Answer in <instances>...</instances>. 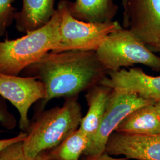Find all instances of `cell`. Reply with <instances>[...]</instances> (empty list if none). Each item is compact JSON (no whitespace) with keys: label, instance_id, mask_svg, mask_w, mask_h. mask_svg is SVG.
<instances>
[{"label":"cell","instance_id":"obj_21","mask_svg":"<svg viewBox=\"0 0 160 160\" xmlns=\"http://www.w3.org/2000/svg\"><path fill=\"white\" fill-rule=\"evenodd\" d=\"M82 160H128L126 158H118L106 153L96 157H84Z\"/></svg>","mask_w":160,"mask_h":160},{"label":"cell","instance_id":"obj_17","mask_svg":"<svg viewBox=\"0 0 160 160\" xmlns=\"http://www.w3.org/2000/svg\"><path fill=\"white\" fill-rule=\"evenodd\" d=\"M0 123L8 129L15 128L17 121L13 114L9 112L4 98L0 97Z\"/></svg>","mask_w":160,"mask_h":160},{"label":"cell","instance_id":"obj_11","mask_svg":"<svg viewBox=\"0 0 160 160\" xmlns=\"http://www.w3.org/2000/svg\"><path fill=\"white\" fill-rule=\"evenodd\" d=\"M55 0H22V8L14 16L16 28L28 33L45 25L54 14Z\"/></svg>","mask_w":160,"mask_h":160},{"label":"cell","instance_id":"obj_2","mask_svg":"<svg viewBox=\"0 0 160 160\" xmlns=\"http://www.w3.org/2000/svg\"><path fill=\"white\" fill-rule=\"evenodd\" d=\"M82 118L77 97L67 98L61 107L36 113L22 142L23 153L34 157L56 148L79 128Z\"/></svg>","mask_w":160,"mask_h":160},{"label":"cell","instance_id":"obj_7","mask_svg":"<svg viewBox=\"0 0 160 160\" xmlns=\"http://www.w3.org/2000/svg\"><path fill=\"white\" fill-rule=\"evenodd\" d=\"M0 96L17 109L19 128L26 132L30 125L29 109L34 103L45 98L46 88L43 82L35 77L0 73Z\"/></svg>","mask_w":160,"mask_h":160},{"label":"cell","instance_id":"obj_4","mask_svg":"<svg viewBox=\"0 0 160 160\" xmlns=\"http://www.w3.org/2000/svg\"><path fill=\"white\" fill-rule=\"evenodd\" d=\"M96 53L108 71H118L138 63L160 70V57L149 50L129 29L122 27L109 34Z\"/></svg>","mask_w":160,"mask_h":160},{"label":"cell","instance_id":"obj_24","mask_svg":"<svg viewBox=\"0 0 160 160\" xmlns=\"http://www.w3.org/2000/svg\"><path fill=\"white\" fill-rule=\"evenodd\" d=\"M122 6H123V10L125 8V7H126V2H127V0H122Z\"/></svg>","mask_w":160,"mask_h":160},{"label":"cell","instance_id":"obj_6","mask_svg":"<svg viewBox=\"0 0 160 160\" xmlns=\"http://www.w3.org/2000/svg\"><path fill=\"white\" fill-rule=\"evenodd\" d=\"M154 102L137 95L113 90L103 119L94 136L89 139L84 157H96L105 153L109 138L128 114L133 110Z\"/></svg>","mask_w":160,"mask_h":160},{"label":"cell","instance_id":"obj_3","mask_svg":"<svg viewBox=\"0 0 160 160\" xmlns=\"http://www.w3.org/2000/svg\"><path fill=\"white\" fill-rule=\"evenodd\" d=\"M61 13L57 8L42 28L16 39L0 41V73L18 75L48 52L55 51L61 42Z\"/></svg>","mask_w":160,"mask_h":160},{"label":"cell","instance_id":"obj_16","mask_svg":"<svg viewBox=\"0 0 160 160\" xmlns=\"http://www.w3.org/2000/svg\"><path fill=\"white\" fill-rule=\"evenodd\" d=\"M14 0H0V37L6 33L11 25L16 14V8L12 4Z\"/></svg>","mask_w":160,"mask_h":160},{"label":"cell","instance_id":"obj_5","mask_svg":"<svg viewBox=\"0 0 160 160\" xmlns=\"http://www.w3.org/2000/svg\"><path fill=\"white\" fill-rule=\"evenodd\" d=\"M58 8L61 13V42L53 52L75 50L96 51L109 34L122 28L117 21L92 23L78 20L69 12L67 0L60 1Z\"/></svg>","mask_w":160,"mask_h":160},{"label":"cell","instance_id":"obj_18","mask_svg":"<svg viewBox=\"0 0 160 160\" xmlns=\"http://www.w3.org/2000/svg\"><path fill=\"white\" fill-rule=\"evenodd\" d=\"M22 142L14 143L0 152V160H13L22 151Z\"/></svg>","mask_w":160,"mask_h":160},{"label":"cell","instance_id":"obj_9","mask_svg":"<svg viewBox=\"0 0 160 160\" xmlns=\"http://www.w3.org/2000/svg\"><path fill=\"white\" fill-rule=\"evenodd\" d=\"M99 84L115 91L136 94L155 104L160 102V75H149L141 68L108 71Z\"/></svg>","mask_w":160,"mask_h":160},{"label":"cell","instance_id":"obj_1","mask_svg":"<svg viewBox=\"0 0 160 160\" xmlns=\"http://www.w3.org/2000/svg\"><path fill=\"white\" fill-rule=\"evenodd\" d=\"M108 71L94 51L49 52L22 72L43 82L46 97L40 100L36 113L42 112L55 98L77 97L79 93L99 84Z\"/></svg>","mask_w":160,"mask_h":160},{"label":"cell","instance_id":"obj_19","mask_svg":"<svg viewBox=\"0 0 160 160\" xmlns=\"http://www.w3.org/2000/svg\"><path fill=\"white\" fill-rule=\"evenodd\" d=\"M13 160H55L52 157L51 150L41 152L34 157L26 155L22 151Z\"/></svg>","mask_w":160,"mask_h":160},{"label":"cell","instance_id":"obj_14","mask_svg":"<svg viewBox=\"0 0 160 160\" xmlns=\"http://www.w3.org/2000/svg\"><path fill=\"white\" fill-rule=\"evenodd\" d=\"M154 104H148L133 110L122 121L114 132L140 135L160 134V119Z\"/></svg>","mask_w":160,"mask_h":160},{"label":"cell","instance_id":"obj_15","mask_svg":"<svg viewBox=\"0 0 160 160\" xmlns=\"http://www.w3.org/2000/svg\"><path fill=\"white\" fill-rule=\"evenodd\" d=\"M88 142V137L78 128L51 152L55 160H80Z\"/></svg>","mask_w":160,"mask_h":160},{"label":"cell","instance_id":"obj_8","mask_svg":"<svg viewBox=\"0 0 160 160\" xmlns=\"http://www.w3.org/2000/svg\"><path fill=\"white\" fill-rule=\"evenodd\" d=\"M123 28L145 45L160 39V0H127Z\"/></svg>","mask_w":160,"mask_h":160},{"label":"cell","instance_id":"obj_20","mask_svg":"<svg viewBox=\"0 0 160 160\" xmlns=\"http://www.w3.org/2000/svg\"><path fill=\"white\" fill-rule=\"evenodd\" d=\"M26 136L27 133L26 132H22L14 137L0 139V152L14 143L23 141Z\"/></svg>","mask_w":160,"mask_h":160},{"label":"cell","instance_id":"obj_10","mask_svg":"<svg viewBox=\"0 0 160 160\" xmlns=\"http://www.w3.org/2000/svg\"><path fill=\"white\" fill-rule=\"evenodd\" d=\"M105 153L113 157L123 155L128 160H160V133L140 135L114 132Z\"/></svg>","mask_w":160,"mask_h":160},{"label":"cell","instance_id":"obj_12","mask_svg":"<svg viewBox=\"0 0 160 160\" xmlns=\"http://www.w3.org/2000/svg\"><path fill=\"white\" fill-rule=\"evenodd\" d=\"M113 90L108 86L97 84L88 89L86 99L88 109L80 122L79 129L88 138L95 135L105 114Z\"/></svg>","mask_w":160,"mask_h":160},{"label":"cell","instance_id":"obj_23","mask_svg":"<svg viewBox=\"0 0 160 160\" xmlns=\"http://www.w3.org/2000/svg\"><path fill=\"white\" fill-rule=\"evenodd\" d=\"M152 46H153L157 51L160 52V39Z\"/></svg>","mask_w":160,"mask_h":160},{"label":"cell","instance_id":"obj_13","mask_svg":"<svg viewBox=\"0 0 160 160\" xmlns=\"http://www.w3.org/2000/svg\"><path fill=\"white\" fill-rule=\"evenodd\" d=\"M67 5L75 18L92 23L113 21L119 8L114 0H67Z\"/></svg>","mask_w":160,"mask_h":160},{"label":"cell","instance_id":"obj_22","mask_svg":"<svg viewBox=\"0 0 160 160\" xmlns=\"http://www.w3.org/2000/svg\"><path fill=\"white\" fill-rule=\"evenodd\" d=\"M154 106L155 108V110H156V112H157V114H158V117H159L160 119V102L155 103Z\"/></svg>","mask_w":160,"mask_h":160}]
</instances>
